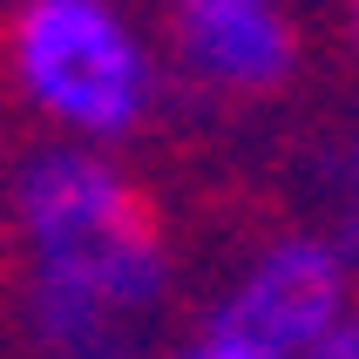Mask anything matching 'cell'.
Masks as SVG:
<instances>
[{
  "label": "cell",
  "mask_w": 359,
  "mask_h": 359,
  "mask_svg": "<svg viewBox=\"0 0 359 359\" xmlns=\"http://www.w3.org/2000/svg\"><path fill=\"white\" fill-rule=\"evenodd\" d=\"M305 359H359V299L339 312V325H332V332H325Z\"/></svg>",
  "instance_id": "52a82bcc"
},
{
  "label": "cell",
  "mask_w": 359,
  "mask_h": 359,
  "mask_svg": "<svg viewBox=\"0 0 359 359\" xmlns=\"http://www.w3.org/2000/svg\"><path fill=\"white\" fill-rule=\"evenodd\" d=\"M332 238L346 244V258L359 271V136L346 142V156H339V231Z\"/></svg>",
  "instance_id": "5b68a950"
},
{
  "label": "cell",
  "mask_w": 359,
  "mask_h": 359,
  "mask_svg": "<svg viewBox=\"0 0 359 359\" xmlns=\"http://www.w3.org/2000/svg\"><path fill=\"white\" fill-rule=\"evenodd\" d=\"M170 55L197 88L271 95L299 68V27L285 0H183L170 7Z\"/></svg>",
  "instance_id": "277c9868"
},
{
  "label": "cell",
  "mask_w": 359,
  "mask_h": 359,
  "mask_svg": "<svg viewBox=\"0 0 359 359\" xmlns=\"http://www.w3.org/2000/svg\"><path fill=\"white\" fill-rule=\"evenodd\" d=\"M359 299V271L339 238L325 231H278L238 264V278L203 312L210 332L251 359H305Z\"/></svg>",
  "instance_id": "3957f363"
},
{
  "label": "cell",
  "mask_w": 359,
  "mask_h": 359,
  "mask_svg": "<svg viewBox=\"0 0 359 359\" xmlns=\"http://www.w3.org/2000/svg\"><path fill=\"white\" fill-rule=\"evenodd\" d=\"M346 34H353V55H359V0H346Z\"/></svg>",
  "instance_id": "ba28073f"
},
{
  "label": "cell",
  "mask_w": 359,
  "mask_h": 359,
  "mask_svg": "<svg viewBox=\"0 0 359 359\" xmlns=\"http://www.w3.org/2000/svg\"><path fill=\"white\" fill-rule=\"evenodd\" d=\"M156 359H251V353H238L224 332H210V325L197 319V332H183V339L170 346V353H156Z\"/></svg>",
  "instance_id": "8992f818"
},
{
  "label": "cell",
  "mask_w": 359,
  "mask_h": 359,
  "mask_svg": "<svg viewBox=\"0 0 359 359\" xmlns=\"http://www.w3.org/2000/svg\"><path fill=\"white\" fill-rule=\"evenodd\" d=\"M0 231H7V190H0Z\"/></svg>",
  "instance_id": "9c48e42d"
},
{
  "label": "cell",
  "mask_w": 359,
  "mask_h": 359,
  "mask_svg": "<svg viewBox=\"0 0 359 359\" xmlns=\"http://www.w3.org/2000/svg\"><path fill=\"white\" fill-rule=\"evenodd\" d=\"M7 231L27 264L34 359H149L177 264L156 197L102 142L34 149L7 183Z\"/></svg>",
  "instance_id": "6da1fadb"
},
{
  "label": "cell",
  "mask_w": 359,
  "mask_h": 359,
  "mask_svg": "<svg viewBox=\"0 0 359 359\" xmlns=\"http://www.w3.org/2000/svg\"><path fill=\"white\" fill-rule=\"evenodd\" d=\"M7 75L48 129L102 149L129 142L163 102V61L122 0H14Z\"/></svg>",
  "instance_id": "7a4b0ae2"
}]
</instances>
